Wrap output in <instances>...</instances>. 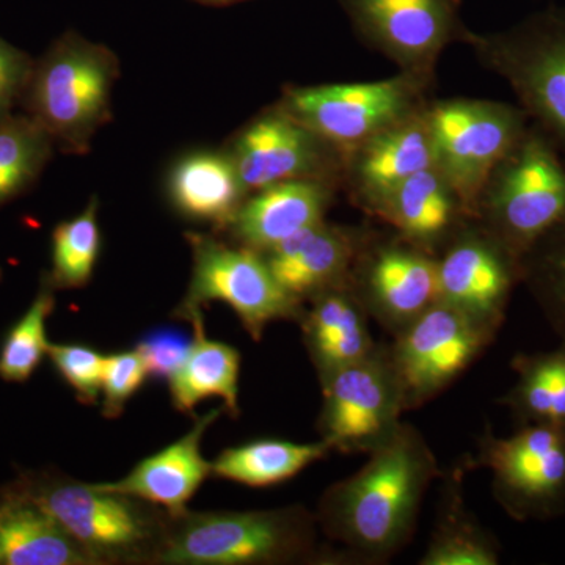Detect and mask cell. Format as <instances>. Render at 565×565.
I'll use <instances>...</instances> for the list:
<instances>
[{
    "label": "cell",
    "instance_id": "cb8c5ba5",
    "mask_svg": "<svg viewBox=\"0 0 565 565\" xmlns=\"http://www.w3.org/2000/svg\"><path fill=\"white\" fill-rule=\"evenodd\" d=\"M245 193L247 189L226 152H192L174 163L169 177L173 206L185 217L217 226H228Z\"/></svg>",
    "mask_w": 565,
    "mask_h": 565
},
{
    "label": "cell",
    "instance_id": "7402d4cb",
    "mask_svg": "<svg viewBox=\"0 0 565 565\" xmlns=\"http://www.w3.org/2000/svg\"><path fill=\"white\" fill-rule=\"evenodd\" d=\"M356 177L367 204L384 215L394 191L422 170L435 166L429 128L403 120L360 145Z\"/></svg>",
    "mask_w": 565,
    "mask_h": 565
},
{
    "label": "cell",
    "instance_id": "44dd1931",
    "mask_svg": "<svg viewBox=\"0 0 565 565\" xmlns=\"http://www.w3.org/2000/svg\"><path fill=\"white\" fill-rule=\"evenodd\" d=\"M0 565H96L36 501L14 487L0 494Z\"/></svg>",
    "mask_w": 565,
    "mask_h": 565
},
{
    "label": "cell",
    "instance_id": "83f0119b",
    "mask_svg": "<svg viewBox=\"0 0 565 565\" xmlns=\"http://www.w3.org/2000/svg\"><path fill=\"white\" fill-rule=\"evenodd\" d=\"M332 452L326 441L294 444L288 440L250 441V444L225 449L212 462V475L248 487L281 484L310 467L326 459Z\"/></svg>",
    "mask_w": 565,
    "mask_h": 565
},
{
    "label": "cell",
    "instance_id": "8d00e7d4",
    "mask_svg": "<svg viewBox=\"0 0 565 565\" xmlns=\"http://www.w3.org/2000/svg\"><path fill=\"white\" fill-rule=\"evenodd\" d=\"M199 2H204V3H230V2H236V0H199Z\"/></svg>",
    "mask_w": 565,
    "mask_h": 565
},
{
    "label": "cell",
    "instance_id": "4316f807",
    "mask_svg": "<svg viewBox=\"0 0 565 565\" xmlns=\"http://www.w3.org/2000/svg\"><path fill=\"white\" fill-rule=\"evenodd\" d=\"M514 385L500 399L522 424L565 426V343L553 351L516 353Z\"/></svg>",
    "mask_w": 565,
    "mask_h": 565
},
{
    "label": "cell",
    "instance_id": "277c9868",
    "mask_svg": "<svg viewBox=\"0 0 565 565\" xmlns=\"http://www.w3.org/2000/svg\"><path fill=\"white\" fill-rule=\"evenodd\" d=\"M487 232L516 258L565 218V161L535 126L494 169L481 199Z\"/></svg>",
    "mask_w": 565,
    "mask_h": 565
},
{
    "label": "cell",
    "instance_id": "8992f818",
    "mask_svg": "<svg viewBox=\"0 0 565 565\" xmlns=\"http://www.w3.org/2000/svg\"><path fill=\"white\" fill-rule=\"evenodd\" d=\"M192 248V277L173 316L189 321L204 305L225 302L237 315L248 337L262 341L267 326L275 321H299L305 305L281 288L263 253L230 247L211 236L189 233Z\"/></svg>",
    "mask_w": 565,
    "mask_h": 565
},
{
    "label": "cell",
    "instance_id": "d590c367",
    "mask_svg": "<svg viewBox=\"0 0 565 565\" xmlns=\"http://www.w3.org/2000/svg\"><path fill=\"white\" fill-rule=\"evenodd\" d=\"M31 79L28 55L0 39V121L10 117L11 107Z\"/></svg>",
    "mask_w": 565,
    "mask_h": 565
},
{
    "label": "cell",
    "instance_id": "2e32d148",
    "mask_svg": "<svg viewBox=\"0 0 565 565\" xmlns=\"http://www.w3.org/2000/svg\"><path fill=\"white\" fill-rule=\"evenodd\" d=\"M321 141L302 122L278 109L252 121L228 154L247 192L262 191L277 182L313 180L321 169Z\"/></svg>",
    "mask_w": 565,
    "mask_h": 565
},
{
    "label": "cell",
    "instance_id": "f546056e",
    "mask_svg": "<svg viewBox=\"0 0 565 565\" xmlns=\"http://www.w3.org/2000/svg\"><path fill=\"white\" fill-rule=\"evenodd\" d=\"M54 139L31 117L0 121V204L24 192L46 166Z\"/></svg>",
    "mask_w": 565,
    "mask_h": 565
},
{
    "label": "cell",
    "instance_id": "9a60e30c",
    "mask_svg": "<svg viewBox=\"0 0 565 565\" xmlns=\"http://www.w3.org/2000/svg\"><path fill=\"white\" fill-rule=\"evenodd\" d=\"M356 267L349 286L370 318L393 337L438 302L437 259L423 248L382 245Z\"/></svg>",
    "mask_w": 565,
    "mask_h": 565
},
{
    "label": "cell",
    "instance_id": "4fadbf2b",
    "mask_svg": "<svg viewBox=\"0 0 565 565\" xmlns=\"http://www.w3.org/2000/svg\"><path fill=\"white\" fill-rule=\"evenodd\" d=\"M438 300L497 337L503 327L512 289L520 280V259L481 232L457 236L437 262Z\"/></svg>",
    "mask_w": 565,
    "mask_h": 565
},
{
    "label": "cell",
    "instance_id": "5b68a950",
    "mask_svg": "<svg viewBox=\"0 0 565 565\" xmlns=\"http://www.w3.org/2000/svg\"><path fill=\"white\" fill-rule=\"evenodd\" d=\"M117 77L114 52L70 33L32 73L33 118L68 150L85 152L92 137L110 118Z\"/></svg>",
    "mask_w": 565,
    "mask_h": 565
},
{
    "label": "cell",
    "instance_id": "ffe728a7",
    "mask_svg": "<svg viewBox=\"0 0 565 565\" xmlns=\"http://www.w3.org/2000/svg\"><path fill=\"white\" fill-rule=\"evenodd\" d=\"M330 193L322 182L292 180L264 188L241 204L226 228L244 247L259 253L323 222Z\"/></svg>",
    "mask_w": 565,
    "mask_h": 565
},
{
    "label": "cell",
    "instance_id": "3957f363",
    "mask_svg": "<svg viewBox=\"0 0 565 565\" xmlns=\"http://www.w3.org/2000/svg\"><path fill=\"white\" fill-rule=\"evenodd\" d=\"M11 487L46 509L96 565L156 564L170 516L158 505L58 473H24Z\"/></svg>",
    "mask_w": 565,
    "mask_h": 565
},
{
    "label": "cell",
    "instance_id": "5bb4252c",
    "mask_svg": "<svg viewBox=\"0 0 565 565\" xmlns=\"http://www.w3.org/2000/svg\"><path fill=\"white\" fill-rule=\"evenodd\" d=\"M364 39L423 79L459 31L456 0H341Z\"/></svg>",
    "mask_w": 565,
    "mask_h": 565
},
{
    "label": "cell",
    "instance_id": "f1b7e54d",
    "mask_svg": "<svg viewBox=\"0 0 565 565\" xmlns=\"http://www.w3.org/2000/svg\"><path fill=\"white\" fill-rule=\"evenodd\" d=\"M520 280L565 343V218L520 256Z\"/></svg>",
    "mask_w": 565,
    "mask_h": 565
},
{
    "label": "cell",
    "instance_id": "9c48e42d",
    "mask_svg": "<svg viewBox=\"0 0 565 565\" xmlns=\"http://www.w3.org/2000/svg\"><path fill=\"white\" fill-rule=\"evenodd\" d=\"M527 115L501 103L448 102L427 118L435 167L465 211H478L490 178L526 131Z\"/></svg>",
    "mask_w": 565,
    "mask_h": 565
},
{
    "label": "cell",
    "instance_id": "ba28073f",
    "mask_svg": "<svg viewBox=\"0 0 565 565\" xmlns=\"http://www.w3.org/2000/svg\"><path fill=\"white\" fill-rule=\"evenodd\" d=\"M467 462L470 470H489L494 500L516 522H546L564 514L565 426L522 424L508 437L487 426Z\"/></svg>",
    "mask_w": 565,
    "mask_h": 565
},
{
    "label": "cell",
    "instance_id": "1f68e13d",
    "mask_svg": "<svg viewBox=\"0 0 565 565\" xmlns=\"http://www.w3.org/2000/svg\"><path fill=\"white\" fill-rule=\"evenodd\" d=\"M54 285L50 278L41 282L35 299L17 326L10 330L0 348V379L11 384H24L47 355V319L55 308Z\"/></svg>",
    "mask_w": 565,
    "mask_h": 565
},
{
    "label": "cell",
    "instance_id": "52a82bcc",
    "mask_svg": "<svg viewBox=\"0 0 565 565\" xmlns=\"http://www.w3.org/2000/svg\"><path fill=\"white\" fill-rule=\"evenodd\" d=\"M471 41L565 161V9L542 11L514 29Z\"/></svg>",
    "mask_w": 565,
    "mask_h": 565
},
{
    "label": "cell",
    "instance_id": "e575fe53",
    "mask_svg": "<svg viewBox=\"0 0 565 565\" xmlns=\"http://www.w3.org/2000/svg\"><path fill=\"white\" fill-rule=\"evenodd\" d=\"M192 344L193 338H189L184 332L163 327L145 334L137 343L136 351L140 353L148 375L169 381L184 364Z\"/></svg>",
    "mask_w": 565,
    "mask_h": 565
},
{
    "label": "cell",
    "instance_id": "836d02e7",
    "mask_svg": "<svg viewBox=\"0 0 565 565\" xmlns=\"http://www.w3.org/2000/svg\"><path fill=\"white\" fill-rule=\"evenodd\" d=\"M147 375V366L136 349L107 355L102 388L103 415L109 419L118 418L128 401L139 392Z\"/></svg>",
    "mask_w": 565,
    "mask_h": 565
},
{
    "label": "cell",
    "instance_id": "d6a6232c",
    "mask_svg": "<svg viewBox=\"0 0 565 565\" xmlns=\"http://www.w3.org/2000/svg\"><path fill=\"white\" fill-rule=\"evenodd\" d=\"M47 356L82 404H96L103 388L106 355L84 344L50 343Z\"/></svg>",
    "mask_w": 565,
    "mask_h": 565
},
{
    "label": "cell",
    "instance_id": "6da1fadb",
    "mask_svg": "<svg viewBox=\"0 0 565 565\" xmlns=\"http://www.w3.org/2000/svg\"><path fill=\"white\" fill-rule=\"evenodd\" d=\"M441 471L412 424L367 455L356 473L334 482L319 501L321 533L345 563L384 564L414 537L424 497Z\"/></svg>",
    "mask_w": 565,
    "mask_h": 565
},
{
    "label": "cell",
    "instance_id": "4dcf8cb0",
    "mask_svg": "<svg viewBox=\"0 0 565 565\" xmlns=\"http://www.w3.org/2000/svg\"><path fill=\"white\" fill-rule=\"evenodd\" d=\"M102 250L98 200L70 221L61 223L52 234V273L55 289L84 288L90 281Z\"/></svg>",
    "mask_w": 565,
    "mask_h": 565
},
{
    "label": "cell",
    "instance_id": "7c38bea8",
    "mask_svg": "<svg viewBox=\"0 0 565 565\" xmlns=\"http://www.w3.org/2000/svg\"><path fill=\"white\" fill-rule=\"evenodd\" d=\"M414 77L370 84L319 85L286 92L280 109L323 141L360 147L405 120L416 93Z\"/></svg>",
    "mask_w": 565,
    "mask_h": 565
},
{
    "label": "cell",
    "instance_id": "d4e9b609",
    "mask_svg": "<svg viewBox=\"0 0 565 565\" xmlns=\"http://www.w3.org/2000/svg\"><path fill=\"white\" fill-rule=\"evenodd\" d=\"M193 344L184 364L169 379L174 408L192 412L207 397H221L230 415L239 416L241 353L233 345L210 340L203 313L192 315Z\"/></svg>",
    "mask_w": 565,
    "mask_h": 565
},
{
    "label": "cell",
    "instance_id": "ac0fdd59",
    "mask_svg": "<svg viewBox=\"0 0 565 565\" xmlns=\"http://www.w3.org/2000/svg\"><path fill=\"white\" fill-rule=\"evenodd\" d=\"M263 256L281 288L305 302L315 294L349 285L360 247L353 234L321 222Z\"/></svg>",
    "mask_w": 565,
    "mask_h": 565
},
{
    "label": "cell",
    "instance_id": "d6986e66",
    "mask_svg": "<svg viewBox=\"0 0 565 565\" xmlns=\"http://www.w3.org/2000/svg\"><path fill=\"white\" fill-rule=\"evenodd\" d=\"M302 318L303 341L321 386L344 367L366 359L377 348L370 315L351 286H334L308 299Z\"/></svg>",
    "mask_w": 565,
    "mask_h": 565
},
{
    "label": "cell",
    "instance_id": "7a4b0ae2",
    "mask_svg": "<svg viewBox=\"0 0 565 565\" xmlns=\"http://www.w3.org/2000/svg\"><path fill=\"white\" fill-rule=\"evenodd\" d=\"M318 516L305 505L269 511L192 512L169 516L156 564L280 565L340 563L319 544Z\"/></svg>",
    "mask_w": 565,
    "mask_h": 565
},
{
    "label": "cell",
    "instance_id": "30bf717a",
    "mask_svg": "<svg viewBox=\"0 0 565 565\" xmlns=\"http://www.w3.org/2000/svg\"><path fill=\"white\" fill-rule=\"evenodd\" d=\"M322 393L318 430L332 451L370 455L403 424V390L388 345L379 344L366 359L334 374Z\"/></svg>",
    "mask_w": 565,
    "mask_h": 565
},
{
    "label": "cell",
    "instance_id": "603a6c76",
    "mask_svg": "<svg viewBox=\"0 0 565 565\" xmlns=\"http://www.w3.org/2000/svg\"><path fill=\"white\" fill-rule=\"evenodd\" d=\"M467 459L441 473V493L429 542L419 565H497L501 545L479 523L463 497Z\"/></svg>",
    "mask_w": 565,
    "mask_h": 565
},
{
    "label": "cell",
    "instance_id": "e0dca14e",
    "mask_svg": "<svg viewBox=\"0 0 565 565\" xmlns=\"http://www.w3.org/2000/svg\"><path fill=\"white\" fill-rule=\"evenodd\" d=\"M223 408H215L196 419L184 437L141 460L120 481L103 486L158 505L170 516L184 514L193 494L212 475V462L203 456L202 440Z\"/></svg>",
    "mask_w": 565,
    "mask_h": 565
},
{
    "label": "cell",
    "instance_id": "484cf974",
    "mask_svg": "<svg viewBox=\"0 0 565 565\" xmlns=\"http://www.w3.org/2000/svg\"><path fill=\"white\" fill-rule=\"evenodd\" d=\"M457 204L455 192L434 166L394 191L384 217L399 230L405 243L427 252L451 233Z\"/></svg>",
    "mask_w": 565,
    "mask_h": 565
},
{
    "label": "cell",
    "instance_id": "8fae6325",
    "mask_svg": "<svg viewBox=\"0 0 565 565\" xmlns=\"http://www.w3.org/2000/svg\"><path fill=\"white\" fill-rule=\"evenodd\" d=\"M493 340L492 333L441 300L394 334L388 349L405 412L423 407L455 384Z\"/></svg>",
    "mask_w": 565,
    "mask_h": 565
}]
</instances>
